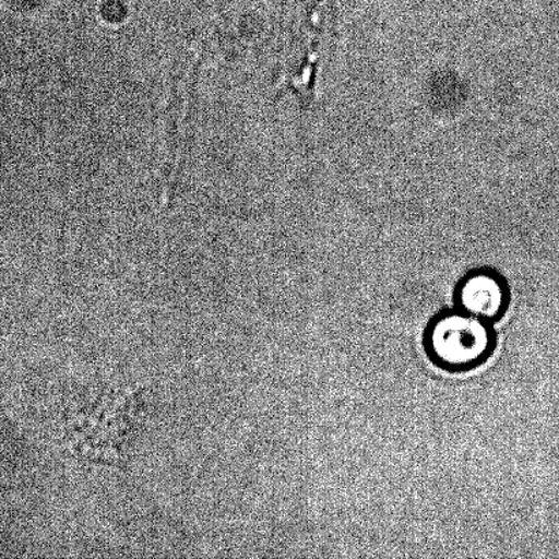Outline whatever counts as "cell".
<instances>
[{"instance_id":"7a4b0ae2","label":"cell","mask_w":559,"mask_h":559,"mask_svg":"<svg viewBox=\"0 0 559 559\" xmlns=\"http://www.w3.org/2000/svg\"><path fill=\"white\" fill-rule=\"evenodd\" d=\"M453 304L468 314L496 323L508 314L511 307V285L495 267H474L454 285Z\"/></svg>"},{"instance_id":"6da1fadb","label":"cell","mask_w":559,"mask_h":559,"mask_svg":"<svg viewBox=\"0 0 559 559\" xmlns=\"http://www.w3.org/2000/svg\"><path fill=\"white\" fill-rule=\"evenodd\" d=\"M421 344L427 359L437 369L449 374H465L495 356L498 336L495 323L452 307L430 318Z\"/></svg>"}]
</instances>
